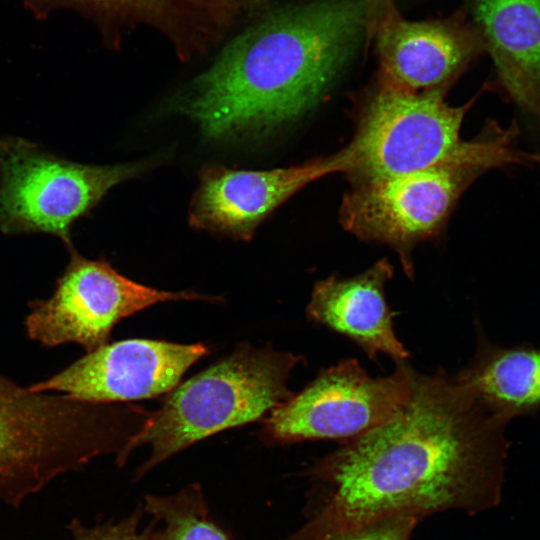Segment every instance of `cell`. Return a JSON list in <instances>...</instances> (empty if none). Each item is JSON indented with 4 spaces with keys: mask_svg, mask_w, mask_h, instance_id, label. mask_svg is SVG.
I'll use <instances>...</instances> for the list:
<instances>
[{
    "mask_svg": "<svg viewBox=\"0 0 540 540\" xmlns=\"http://www.w3.org/2000/svg\"><path fill=\"white\" fill-rule=\"evenodd\" d=\"M395 371L371 377L354 358L327 369L263 419L271 444L354 439L392 418L407 402L413 367L397 361Z\"/></svg>",
    "mask_w": 540,
    "mask_h": 540,
    "instance_id": "52a82bcc",
    "label": "cell"
},
{
    "mask_svg": "<svg viewBox=\"0 0 540 540\" xmlns=\"http://www.w3.org/2000/svg\"><path fill=\"white\" fill-rule=\"evenodd\" d=\"M393 266L384 258L352 277L332 275L315 283L307 306L308 318L357 344L372 360L380 353L395 362L409 352L397 338L395 313L385 297Z\"/></svg>",
    "mask_w": 540,
    "mask_h": 540,
    "instance_id": "5bb4252c",
    "label": "cell"
},
{
    "mask_svg": "<svg viewBox=\"0 0 540 540\" xmlns=\"http://www.w3.org/2000/svg\"><path fill=\"white\" fill-rule=\"evenodd\" d=\"M367 11V33L372 36L376 27L397 12L393 0H364Z\"/></svg>",
    "mask_w": 540,
    "mask_h": 540,
    "instance_id": "ffe728a7",
    "label": "cell"
},
{
    "mask_svg": "<svg viewBox=\"0 0 540 540\" xmlns=\"http://www.w3.org/2000/svg\"><path fill=\"white\" fill-rule=\"evenodd\" d=\"M485 50L507 95L540 114V0H474Z\"/></svg>",
    "mask_w": 540,
    "mask_h": 540,
    "instance_id": "9a60e30c",
    "label": "cell"
},
{
    "mask_svg": "<svg viewBox=\"0 0 540 540\" xmlns=\"http://www.w3.org/2000/svg\"><path fill=\"white\" fill-rule=\"evenodd\" d=\"M142 510L137 509L119 522L86 527L78 520L69 525L72 540H155L154 525L140 530Z\"/></svg>",
    "mask_w": 540,
    "mask_h": 540,
    "instance_id": "ac0fdd59",
    "label": "cell"
},
{
    "mask_svg": "<svg viewBox=\"0 0 540 540\" xmlns=\"http://www.w3.org/2000/svg\"><path fill=\"white\" fill-rule=\"evenodd\" d=\"M539 117H540V114H539Z\"/></svg>",
    "mask_w": 540,
    "mask_h": 540,
    "instance_id": "7402d4cb",
    "label": "cell"
},
{
    "mask_svg": "<svg viewBox=\"0 0 540 540\" xmlns=\"http://www.w3.org/2000/svg\"><path fill=\"white\" fill-rule=\"evenodd\" d=\"M444 90L411 92L381 83L364 108L344 149L345 172L354 186L451 163L486 167L535 165L540 155L521 150L515 124H491L464 141L460 128L471 102L451 106Z\"/></svg>",
    "mask_w": 540,
    "mask_h": 540,
    "instance_id": "3957f363",
    "label": "cell"
},
{
    "mask_svg": "<svg viewBox=\"0 0 540 540\" xmlns=\"http://www.w3.org/2000/svg\"><path fill=\"white\" fill-rule=\"evenodd\" d=\"M125 441L119 406L33 392L0 375V503L19 506Z\"/></svg>",
    "mask_w": 540,
    "mask_h": 540,
    "instance_id": "5b68a950",
    "label": "cell"
},
{
    "mask_svg": "<svg viewBox=\"0 0 540 540\" xmlns=\"http://www.w3.org/2000/svg\"><path fill=\"white\" fill-rule=\"evenodd\" d=\"M142 510L163 523L155 540H233L210 516L199 484L174 494L146 495Z\"/></svg>",
    "mask_w": 540,
    "mask_h": 540,
    "instance_id": "e0dca14e",
    "label": "cell"
},
{
    "mask_svg": "<svg viewBox=\"0 0 540 540\" xmlns=\"http://www.w3.org/2000/svg\"><path fill=\"white\" fill-rule=\"evenodd\" d=\"M372 36L382 83L411 92L444 90L485 50L478 29L458 15L409 21L396 12Z\"/></svg>",
    "mask_w": 540,
    "mask_h": 540,
    "instance_id": "7c38bea8",
    "label": "cell"
},
{
    "mask_svg": "<svg viewBox=\"0 0 540 540\" xmlns=\"http://www.w3.org/2000/svg\"><path fill=\"white\" fill-rule=\"evenodd\" d=\"M455 380L491 414L509 422L540 410V347H500L480 339Z\"/></svg>",
    "mask_w": 540,
    "mask_h": 540,
    "instance_id": "2e32d148",
    "label": "cell"
},
{
    "mask_svg": "<svg viewBox=\"0 0 540 540\" xmlns=\"http://www.w3.org/2000/svg\"><path fill=\"white\" fill-rule=\"evenodd\" d=\"M344 171L341 151L328 158L272 170L205 167L191 200L189 223L213 234L248 241L259 224L297 191L327 174Z\"/></svg>",
    "mask_w": 540,
    "mask_h": 540,
    "instance_id": "8fae6325",
    "label": "cell"
},
{
    "mask_svg": "<svg viewBox=\"0 0 540 540\" xmlns=\"http://www.w3.org/2000/svg\"><path fill=\"white\" fill-rule=\"evenodd\" d=\"M248 1L255 2L257 0H236V2L238 3L239 6H241V4L247 3Z\"/></svg>",
    "mask_w": 540,
    "mask_h": 540,
    "instance_id": "44dd1931",
    "label": "cell"
},
{
    "mask_svg": "<svg viewBox=\"0 0 540 540\" xmlns=\"http://www.w3.org/2000/svg\"><path fill=\"white\" fill-rule=\"evenodd\" d=\"M419 520L409 514L390 515L343 532L331 540H409Z\"/></svg>",
    "mask_w": 540,
    "mask_h": 540,
    "instance_id": "d6986e66",
    "label": "cell"
},
{
    "mask_svg": "<svg viewBox=\"0 0 540 540\" xmlns=\"http://www.w3.org/2000/svg\"><path fill=\"white\" fill-rule=\"evenodd\" d=\"M149 163L86 165L60 158L19 137L0 140V231L48 233L72 246L75 221L117 184Z\"/></svg>",
    "mask_w": 540,
    "mask_h": 540,
    "instance_id": "8992f818",
    "label": "cell"
},
{
    "mask_svg": "<svg viewBox=\"0 0 540 540\" xmlns=\"http://www.w3.org/2000/svg\"><path fill=\"white\" fill-rule=\"evenodd\" d=\"M303 357L240 344L227 357L179 383L161 407L148 412L115 458L119 467L142 445L150 456L134 472L140 480L187 447L221 431L264 419L293 393L287 382Z\"/></svg>",
    "mask_w": 540,
    "mask_h": 540,
    "instance_id": "277c9868",
    "label": "cell"
},
{
    "mask_svg": "<svg viewBox=\"0 0 540 540\" xmlns=\"http://www.w3.org/2000/svg\"><path fill=\"white\" fill-rule=\"evenodd\" d=\"M38 16L69 8L94 20L104 33L144 24L157 28L187 60L222 35L239 6L235 0H25Z\"/></svg>",
    "mask_w": 540,
    "mask_h": 540,
    "instance_id": "4fadbf2b",
    "label": "cell"
},
{
    "mask_svg": "<svg viewBox=\"0 0 540 540\" xmlns=\"http://www.w3.org/2000/svg\"><path fill=\"white\" fill-rule=\"evenodd\" d=\"M486 170L451 163L354 186L343 197L341 223L361 240L394 248L413 279L415 245L439 232L463 191Z\"/></svg>",
    "mask_w": 540,
    "mask_h": 540,
    "instance_id": "9c48e42d",
    "label": "cell"
},
{
    "mask_svg": "<svg viewBox=\"0 0 540 540\" xmlns=\"http://www.w3.org/2000/svg\"><path fill=\"white\" fill-rule=\"evenodd\" d=\"M207 353L209 348L203 343L154 339L108 342L28 388L62 392L68 398L97 404L148 399L172 391Z\"/></svg>",
    "mask_w": 540,
    "mask_h": 540,
    "instance_id": "30bf717a",
    "label": "cell"
},
{
    "mask_svg": "<svg viewBox=\"0 0 540 540\" xmlns=\"http://www.w3.org/2000/svg\"><path fill=\"white\" fill-rule=\"evenodd\" d=\"M508 422L454 377L412 370L407 402L385 423L345 442L309 469L326 497L283 540H331L396 514H475L501 499Z\"/></svg>",
    "mask_w": 540,
    "mask_h": 540,
    "instance_id": "6da1fadb",
    "label": "cell"
},
{
    "mask_svg": "<svg viewBox=\"0 0 540 540\" xmlns=\"http://www.w3.org/2000/svg\"><path fill=\"white\" fill-rule=\"evenodd\" d=\"M365 31L364 0L273 11L232 39L175 107L208 139L265 137L319 103Z\"/></svg>",
    "mask_w": 540,
    "mask_h": 540,
    "instance_id": "7a4b0ae2",
    "label": "cell"
},
{
    "mask_svg": "<svg viewBox=\"0 0 540 540\" xmlns=\"http://www.w3.org/2000/svg\"><path fill=\"white\" fill-rule=\"evenodd\" d=\"M53 295L29 303L28 336L46 347L73 342L87 353L108 343L114 326L157 303L182 300L218 301L191 291H164L135 282L105 259H87L74 246Z\"/></svg>",
    "mask_w": 540,
    "mask_h": 540,
    "instance_id": "ba28073f",
    "label": "cell"
}]
</instances>
